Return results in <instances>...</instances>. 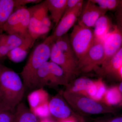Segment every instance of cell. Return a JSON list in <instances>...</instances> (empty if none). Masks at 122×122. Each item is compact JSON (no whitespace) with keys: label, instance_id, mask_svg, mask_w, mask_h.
Segmentation results:
<instances>
[{"label":"cell","instance_id":"obj_1","mask_svg":"<svg viewBox=\"0 0 122 122\" xmlns=\"http://www.w3.org/2000/svg\"><path fill=\"white\" fill-rule=\"evenodd\" d=\"M25 90L19 75L11 69L0 67V106L15 111L21 102Z\"/></svg>","mask_w":122,"mask_h":122},{"label":"cell","instance_id":"obj_2","mask_svg":"<svg viewBox=\"0 0 122 122\" xmlns=\"http://www.w3.org/2000/svg\"><path fill=\"white\" fill-rule=\"evenodd\" d=\"M50 59L61 68L70 82L79 72L77 58L67 34L54 42L51 49Z\"/></svg>","mask_w":122,"mask_h":122},{"label":"cell","instance_id":"obj_3","mask_svg":"<svg viewBox=\"0 0 122 122\" xmlns=\"http://www.w3.org/2000/svg\"><path fill=\"white\" fill-rule=\"evenodd\" d=\"M54 42L49 36L37 46L30 53L20 73L25 89H30L38 70L49 61L51 49Z\"/></svg>","mask_w":122,"mask_h":122},{"label":"cell","instance_id":"obj_4","mask_svg":"<svg viewBox=\"0 0 122 122\" xmlns=\"http://www.w3.org/2000/svg\"><path fill=\"white\" fill-rule=\"evenodd\" d=\"M70 82L61 68L56 63L49 61L38 70L30 89L35 90L46 86L55 87L58 85L66 86Z\"/></svg>","mask_w":122,"mask_h":122},{"label":"cell","instance_id":"obj_5","mask_svg":"<svg viewBox=\"0 0 122 122\" xmlns=\"http://www.w3.org/2000/svg\"><path fill=\"white\" fill-rule=\"evenodd\" d=\"M62 95L71 107L85 114H99L112 111L104 105L81 95L65 91Z\"/></svg>","mask_w":122,"mask_h":122},{"label":"cell","instance_id":"obj_6","mask_svg":"<svg viewBox=\"0 0 122 122\" xmlns=\"http://www.w3.org/2000/svg\"><path fill=\"white\" fill-rule=\"evenodd\" d=\"M69 37L78 61L86 52L95 41L93 29L77 24L74 26Z\"/></svg>","mask_w":122,"mask_h":122},{"label":"cell","instance_id":"obj_7","mask_svg":"<svg viewBox=\"0 0 122 122\" xmlns=\"http://www.w3.org/2000/svg\"><path fill=\"white\" fill-rule=\"evenodd\" d=\"M105 58L102 41L95 39L84 55L78 61V72L88 73L102 65Z\"/></svg>","mask_w":122,"mask_h":122},{"label":"cell","instance_id":"obj_8","mask_svg":"<svg viewBox=\"0 0 122 122\" xmlns=\"http://www.w3.org/2000/svg\"><path fill=\"white\" fill-rule=\"evenodd\" d=\"M83 5L84 1L82 0L74 9L64 14L52 34L50 36L54 41L67 34L70 29L74 26L81 14Z\"/></svg>","mask_w":122,"mask_h":122},{"label":"cell","instance_id":"obj_9","mask_svg":"<svg viewBox=\"0 0 122 122\" xmlns=\"http://www.w3.org/2000/svg\"><path fill=\"white\" fill-rule=\"evenodd\" d=\"M107 11L101 8L91 0L87 1L83 6L78 20L77 24L88 28H94L99 18L106 15Z\"/></svg>","mask_w":122,"mask_h":122},{"label":"cell","instance_id":"obj_10","mask_svg":"<svg viewBox=\"0 0 122 122\" xmlns=\"http://www.w3.org/2000/svg\"><path fill=\"white\" fill-rule=\"evenodd\" d=\"M102 43L105 58L102 65L108 61L122 47V33L117 25L114 26L113 29L104 37Z\"/></svg>","mask_w":122,"mask_h":122},{"label":"cell","instance_id":"obj_11","mask_svg":"<svg viewBox=\"0 0 122 122\" xmlns=\"http://www.w3.org/2000/svg\"><path fill=\"white\" fill-rule=\"evenodd\" d=\"M51 114L58 119L69 117L72 115V111L62 96L57 95L50 99L49 103Z\"/></svg>","mask_w":122,"mask_h":122},{"label":"cell","instance_id":"obj_12","mask_svg":"<svg viewBox=\"0 0 122 122\" xmlns=\"http://www.w3.org/2000/svg\"><path fill=\"white\" fill-rule=\"evenodd\" d=\"M35 40L29 34L22 44L17 48L10 51L7 55L9 59L15 63L21 62L25 59L30 50L35 43Z\"/></svg>","mask_w":122,"mask_h":122},{"label":"cell","instance_id":"obj_13","mask_svg":"<svg viewBox=\"0 0 122 122\" xmlns=\"http://www.w3.org/2000/svg\"><path fill=\"white\" fill-rule=\"evenodd\" d=\"M44 2L56 27L65 13L67 0H46Z\"/></svg>","mask_w":122,"mask_h":122},{"label":"cell","instance_id":"obj_14","mask_svg":"<svg viewBox=\"0 0 122 122\" xmlns=\"http://www.w3.org/2000/svg\"><path fill=\"white\" fill-rule=\"evenodd\" d=\"M30 109L32 111L38 107L48 103L49 94L44 87L36 89L30 92L28 96Z\"/></svg>","mask_w":122,"mask_h":122},{"label":"cell","instance_id":"obj_15","mask_svg":"<svg viewBox=\"0 0 122 122\" xmlns=\"http://www.w3.org/2000/svg\"><path fill=\"white\" fill-rule=\"evenodd\" d=\"M51 30L44 26L42 23L41 20L40 18L31 13L28 33L33 39L36 41L39 38L48 34Z\"/></svg>","mask_w":122,"mask_h":122},{"label":"cell","instance_id":"obj_16","mask_svg":"<svg viewBox=\"0 0 122 122\" xmlns=\"http://www.w3.org/2000/svg\"><path fill=\"white\" fill-rule=\"evenodd\" d=\"M112 26L111 20L106 15L102 16L96 21L93 29L95 39L102 41L110 31Z\"/></svg>","mask_w":122,"mask_h":122},{"label":"cell","instance_id":"obj_17","mask_svg":"<svg viewBox=\"0 0 122 122\" xmlns=\"http://www.w3.org/2000/svg\"><path fill=\"white\" fill-rule=\"evenodd\" d=\"M122 65V47L108 61L102 65L101 69L104 74H117Z\"/></svg>","mask_w":122,"mask_h":122},{"label":"cell","instance_id":"obj_18","mask_svg":"<svg viewBox=\"0 0 122 122\" xmlns=\"http://www.w3.org/2000/svg\"><path fill=\"white\" fill-rule=\"evenodd\" d=\"M13 122H39L37 117L30 108L21 102L15 109Z\"/></svg>","mask_w":122,"mask_h":122},{"label":"cell","instance_id":"obj_19","mask_svg":"<svg viewBox=\"0 0 122 122\" xmlns=\"http://www.w3.org/2000/svg\"><path fill=\"white\" fill-rule=\"evenodd\" d=\"M23 7L16 8L5 24L3 30L5 31L8 34L17 33Z\"/></svg>","mask_w":122,"mask_h":122},{"label":"cell","instance_id":"obj_20","mask_svg":"<svg viewBox=\"0 0 122 122\" xmlns=\"http://www.w3.org/2000/svg\"><path fill=\"white\" fill-rule=\"evenodd\" d=\"M93 81L87 78H80L68 83L65 91L85 96L86 90Z\"/></svg>","mask_w":122,"mask_h":122},{"label":"cell","instance_id":"obj_21","mask_svg":"<svg viewBox=\"0 0 122 122\" xmlns=\"http://www.w3.org/2000/svg\"><path fill=\"white\" fill-rule=\"evenodd\" d=\"M15 0H0V30H3L5 24L16 8Z\"/></svg>","mask_w":122,"mask_h":122},{"label":"cell","instance_id":"obj_22","mask_svg":"<svg viewBox=\"0 0 122 122\" xmlns=\"http://www.w3.org/2000/svg\"><path fill=\"white\" fill-rule=\"evenodd\" d=\"M102 100L108 106L120 104L122 102V93L118 86H112L107 90Z\"/></svg>","mask_w":122,"mask_h":122},{"label":"cell","instance_id":"obj_23","mask_svg":"<svg viewBox=\"0 0 122 122\" xmlns=\"http://www.w3.org/2000/svg\"><path fill=\"white\" fill-rule=\"evenodd\" d=\"M31 7L27 8L24 6L22 8L20 22L17 33L26 37L29 35L28 28L31 17Z\"/></svg>","mask_w":122,"mask_h":122},{"label":"cell","instance_id":"obj_24","mask_svg":"<svg viewBox=\"0 0 122 122\" xmlns=\"http://www.w3.org/2000/svg\"><path fill=\"white\" fill-rule=\"evenodd\" d=\"M26 37H25L18 33L6 35V41L9 50H12L20 46L24 42Z\"/></svg>","mask_w":122,"mask_h":122},{"label":"cell","instance_id":"obj_25","mask_svg":"<svg viewBox=\"0 0 122 122\" xmlns=\"http://www.w3.org/2000/svg\"><path fill=\"white\" fill-rule=\"evenodd\" d=\"M101 8L106 10H116L119 4L120 0H91Z\"/></svg>","mask_w":122,"mask_h":122},{"label":"cell","instance_id":"obj_26","mask_svg":"<svg viewBox=\"0 0 122 122\" xmlns=\"http://www.w3.org/2000/svg\"><path fill=\"white\" fill-rule=\"evenodd\" d=\"M15 111L0 106V122H13Z\"/></svg>","mask_w":122,"mask_h":122},{"label":"cell","instance_id":"obj_27","mask_svg":"<svg viewBox=\"0 0 122 122\" xmlns=\"http://www.w3.org/2000/svg\"><path fill=\"white\" fill-rule=\"evenodd\" d=\"M95 82L97 87V93L93 100L96 102H99L102 100L107 91L106 86L102 79L95 81Z\"/></svg>","mask_w":122,"mask_h":122},{"label":"cell","instance_id":"obj_28","mask_svg":"<svg viewBox=\"0 0 122 122\" xmlns=\"http://www.w3.org/2000/svg\"><path fill=\"white\" fill-rule=\"evenodd\" d=\"M49 102L38 107L32 111V112L37 117L41 119L49 118L51 115L49 108Z\"/></svg>","mask_w":122,"mask_h":122},{"label":"cell","instance_id":"obj_29","mask_svg":"<svg viewBox=\"0 0 122 122\" xmlns=\"http://www.w3.org/2000/svg\"><path fill=\"white\" fill-rule=\"evenodd\" d=\"M9 51L6 41V35L1 34L0 35V57L7 56Z\"/></svg>","mask_w":122,"mask_h":122},{"label":"cell","instance_id":"obj_30","mask_svg":"<svg viewBox=\"0 0 122 122\" xmlns=\"http://www.w3.org/2000/svg\"><path fill=\"white\" fill-rule=\"evenodd\" d=\"M82 0H67L64 14L74 9Z\"/></svg>","mask_w":122,"mask_h":122},{"label":"cell","instance_id":"obj_31","mask_svg":"<svg viewBox=\"0 0 122 122\" xmlns=\"http://www.w3.org/2000/svg\"><path fill=\"white\" fill-rule=\"evenodd\" d=\"M17 7L25 6V5L29 4H38L41 2L40 0H15Z\"/></svg>","mask_w":122,"mask_h":122},{"label":"cell","instance_id":"obj_32","mask_svg":"<svg viewBox=\"0 0 122 122\" xmlns=\"http://www.w3.org/2000/svg\"><path fill=\"white\" fill-rule=\"evenodd\" d=\"M48 12H47L44 14L42 18L41 22L44 26L51 29L53 26V23L51 19L48 15Z\"/></svg>","mask_w":122,"mask_h":122},{"label":"cell","instance_id":"obj_33","mask_svg":"<svg viewBox=\"0 0 122 122\" xmlns=\"http://www.w3.org/2000/svg\"><path fill=\"white\" fill-rule=\"evenodd\" d=\"M117 26L122 33V15H117Z\"/></svg>","mask_w":122,"mask_h":122},{"label":"cell","instance_id":"obj_34","mask_svg":"<svg viewBox=\"0 0 122 122\" xmlns=\"http://www.w3.org/2000/svg\"><path fill=\"white\" fill-rule=\"evenodd\" d=\"M58 122H77L76 118L73 116L62 119H58Z\"/></svg>","mask_w":122,"mask_h":122},{"label":"cell","instance_id":"obj_35","mask_svg":"<svg viewBox=\"0 0 122 122\" xmlns=\"http://www.w3.org/2000/svg\"><path fill=\"white\" fill-rule=\"evenodd\" d=\"M116 10L117 12V15H122V0L120 1L119 4Z\"/></svg>","mask_w":122,"mask_h":122},{"label":"cell","instance_id":"obj_36","mask_svg":"<svg viewBox=\"0 0 122 122\" xmlns=\"http://www.w3.org/2000/svg\"><path fill=\"white\" fill-rule=\"evenodd\" d=\"M108 122H122V116L114 118Z\"/></svg>","mask_w":122,"mask_h":122},{"label":"cell","instance_id":"obj_37","mask_svg":"<svg viewBox=\"0 0 122 122\" xmlns=\"http://www.w3.org/2000/svg\"><path fill=\"white\" fill-rule=\"evenodd\" d=\"M39 122H55L53 120H51L49 118L41 119Z\"/></svg>","mask_w":122,"mask_h":122},{"label":"cell","instance_id":"obj_38","mask_svg":"<svg viewBox=\"0 0 122 122\" xmlns=\"http://www.w3.org/2000/svg\"><path fill=\"white\" fill-rule=\"evenodd\" d=\"M119 78L122 80V65L118 71L117 74Z\"/></svg>","mask_w":122,"mask_h":122},{"label":"cell","instance_id":"obj_39","mask_svg":"<svg viewBox=\"0 0 122 122\" xmlns=\"http://www.w3.org/2000/svg\"><path fill=\"white\" fill-rule=\"evenodd\" d=\"M119 89L120 90V91L122 93V82L118 86Z\"/></svg>","mask_w":122,"mask_h":122},{"label":"cell","instance_id":"obj_40","mask_svg":"<svg viewBox=\"0 0 122 122\" xmlns=\"http://www.w3.org/2000/svg\"><path fill=\"white\" fill-rule=\"evenodd\" d=\"M1 31H2V30H0V34H1Z\"/></svg>","mask_w":122,"mask_h":122},{"label":"cell","instance_id":"obj_41","mask_svg":"<svg viewBox=\"0 0 122 122\" xmlns=\"http://www.w3.org/2000/svg\"><path fill=\"white\" fill-rule=\"evenodd\" d=\"M120 105H121V106H122V102L121 103H120Z\"/></svg>","mask_w":122,"mask_h":122}]
</instances>
